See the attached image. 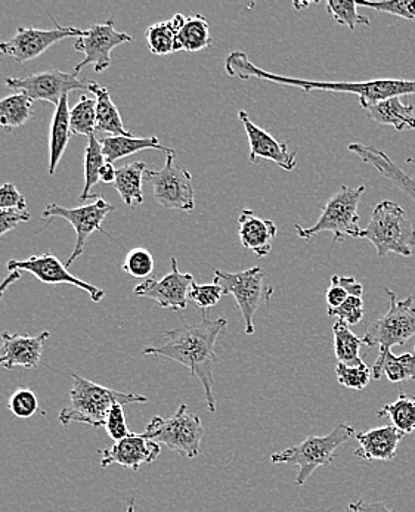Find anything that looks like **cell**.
Here are the masks:
<instances>
[{
  "label": "cell",
  "instance_id": "6da1fadb",
  "mask_svg": "<svg viewBox=\"0 0 415 512\" xmlns=\"http://www.w3.org/2000/svg\"><path fill=\"white\" fill-rule=\"evenodd\" d=\"M226 325V319H209V316H203V321L197 325L182 321L181 328L164 332V344L144 350V355L163 356L187 366L191 374L200 380L206 394L207 408L212 414L216 412L213 394V369L218 362L216 341Z\"/></svg>",
  "mask_w": 415,
  "mask_h": 512
},
{
  "label": "cell",
  "instance_id": "7a4b0ae2",
  "mask_svg": "<svg viewBox=\"0 0 415 512\" xmlns=\"http://www.w3.org/2000/svg\"><path fill=\"white\" fill-rule=\"evenodd\" d=\"M225 71L228 76L241 80H266L277 85L291 86L303 92L314 91L346 92L358 95L361 107L376 104L393 96L415 95V80L376 79L367 82H317V80L296 79V77L280 76L262 70L249 60L244 52L235 51L225 60Z\"/></svg>",
  "mask_w": 415,
  "mask_h": 512
},
{
  "label": "cell",
  "instance_id": "3957f363",
  "mask_svg": "<svg viewBox=\"0 0 415 512\" xmlns=\"http://www.w3.org/2000/svg\"><path fill=\"white\" fill-rule=\"evenodd\" d=\"M73 387L70 390V403L60 412L58 420L64 427L79 422L91 427H104L108 412L114 405H130V403H147L148 399L141 394L120 393L92 383L88 378L71 375Z\"/></svg>",
  "mask_w": 415,
  "mask_h": 512
},
{
  "label": "cell",
  "instance_id": "277c9868",
  "mask_svg": "<svg viewBox=\"0 0 415 512\" xmlns=\"http://www.w3.org/2000/svg\"><path fill=\"white\" fill-rule=\"evenodd\" d=\"M355 437V430L346 422H340L331 433L325 436L306 437L299 445L291 446L284 451L272 453L271 461L274 464H288L299 467L294 483L305 486L309 477L320 467H330L339 448Z\"/></svg>",
  "mask_w": 415,
  "mask_h": 512
},
{
  "label": "cell",
  "instance_id": "5b68a950",
  "mask_svg": "<svg viewBox=\"0 0 415 512\" xmlns=\"http://www.w3.org/2000/svg\"><path fill=\"white\" fill-rule=\"evenodd\" d=\"M362 240L370 241L380 259L389 253L402 257L413 256L415 229L405 210L393 201H382L373 211L367 228L362 229Z\"/></svg>",
  "mask_w": 415,
  "mask_h": 512
},
{
  "label": "cell",
  "instance_id": "8992f818",
  "mask_svg": "<svg viewBox=\"0 0 415 512\" xmlns=\"http://www.w3.org/2000/svg\"><path fill=\"white\" fill-rule=\"evenodd\" d=\"M365 186L352 189L349 186H340L339 191L325 203L320 220L311 228H302L294 225L297 237L309 241L317 237L321 232L333 234V244L342 242L345 238L361 237L362 229L359 228V201L365 192Z\"/></svg>",
  "mask_w": 415,
  "mask_h": 512
},
{
  "label": "cell",
  "instance_id": "52a82bcc",
  "mask_svg": "<svg viewBox=\"0 0 415 512\" xmlns=\"http://www.w3.org/2000/svg\"><path fill=\"white\" fill-rule=\"evenodd\" d=\"M215 284L224 288L225 296H232L243 315L246 334H255L253 318L257 310L271 302L274 288L266 282V273L262 268L231 273L215 269Z\"/></svg>",
  "mask_w": 415,
  "mask_h": 512
},
{
  "label": "cell",
  "instance_id": "ba28073f",
  "mask_svg": "<svg viewBox=\"0 0 415 512\" xmlns=\"http://www.w3.org/2000/svg\"><path fill=\"white\" fill-rule=\"evenodd\" d=\"M144 436L185 458L195 459L200 455L204 427L197 415L188 412L187 405H181L167 420L154 417L148 422Z\"/></svg>",
  "mask_w": 415,
  "mask_h": 512
},
{
  "label": "cell",
  "instance_id": "9c48e42d",
  "mask_svg": "<svg viewBox=\"0 0 415 512\" xmlns=\"http://www.w3.org/2000/svg\"><path fill=\"white\" fill-rule=\"evenodd\" d=\"M389 297V310L379 321L374 322L362 341L365 346H379L380 349L390 350L395 346H404L415 335L414 296L398 302L392 290H386Z\"/></svg>",
  "mask_w": 415,
  "mask_h": 512
},
{
  "label": "cell",
  "instance_id": "30bf717a",
  "mask_svg": "<svg viewBox=\"0 0 415 512\" xmlns=\"http://www.w3.org/2000/svg\"><path fill=\"white\" fill-rule=\"evenodd\" d=\"M175 155H167L159 172L145 170L144 179L153 188V197L164 209L190 211L195 209L194 183L187 169L176 166Z\"/></svg>",
  "mask_w": 415,
  "mask_h": 512
},
{
  "label": "cell",
  "instance_id": "8fae6325",
  "mask_svg": "<svg viewBox=\"0 0 415 512\" xmlns=\"http://www.w3.org/2000/svg\"><path fill=\"white\" fill-rule=\"evenodd\" d=\"M114 211V206H111L107 200H104V197L98 195L94 203L88 204V206L77 207V209H65V207H61L60 204H49L45 210H43L42 217L43 219H49L48 225L52 223V217H61V219L67 220V222L71 223L74 231H76V245H74V251L71 253V256L68 257L67 269L79 259L83 254V250H85L86 241L91 237L94 232H101V234H107L102 228V222H104L105 217H107L108 213Z\"/></svg>",
  "mask_w": 415,
  "mask_h": 512
},
{
  "label": "cell",
  "instance_id": "7c38bea8",
  "mask_svg": "<svg viewBox=\"0 0 415 512\" xmlns=\"http://www.w3.org/2000/svg\"><path fill=\"white\" fill-rule=\"evenodd\" d=\"M6 86L17 93H24L32 101L51 102L57 107L61 99L73 91H89V80H82L74 73L60 70L42 71L24 79L6 77Z\"/></svg>",
  "mask_w": 415,
  "mask_h": 512
},
{
  "label": "cell",
  "instance_id": "4fadbf2b",
  "mask_svg": "<svg viewBox=\"0 0 415 512\" xmlns=\"http://www.w3.org/2000/svg\"><path fill=\"white\" fill-rule=\"evenodd\" d=\"M133 42L128 33H119L114 29V20L107 23L92 24L91 29L86 30L83 37H79L74 43L77 52L85 55V60L74 67V74L79 76L86 65H94L95 73H102L111 67V51L123 43Z\"/></svg>",
  "mask_w": 415,
  "mask_h": 512
},
{
  "label": "cell",
  "instance_id": "5bb4252c",
  "mask_svg": "<svg viewBox=\"0 0 415 512\" xmlns=\"http://www.w3.org/2000/svg\"><path fill=\"white\" fill-rule=\"evenodd\" d=\"M52 18V17H51ZM54 20V18H52ZM57 24L54 30H40L32 29V27H20L6 42L0 43L3 55L12 57V60L24 64V62L32 61L34 58L40 57L45 54L51 46L61 40L68 39V37L79 36L83 37L86 30L74 29V27H63L54 20Z\"/></svg>",
  "mask_w": 415,
  "mask_h": 512
},
{
  "label": "cell",
  "instance_id": "9a60e30c",
  "mask_svg": "<svg viewBox=\"0 0 415 512\" xmlns=\"http://www.w3.org/2000/svg\"><path fill=\"white\" fill-rule=\"evenodd\" d=\"M191 273L179 271L178 260L173 257L170 272L164 278H148L136 285L133 294L154 300L161 309L185 310L188 306L191 285L194 284Z\"/></svg>",
  "mask_w": 415,
  "mask_h": 512
},
{
  "label": "cell",
  "instance_id": "2e32d148",
  "mask_svg": "<svg viewBox=\"0 0 415 512\" xmlns=\"http://www.w3.org/2000/svg\"><path fill=\"white\" fill-rule=\"evenodd\" d=\"M9 272H29L42 284L58 285L68 284L86 291L91 297L92 302L99 303L105 297V291L95 287L94 284L82 281V279L68 272L67 266L61 263L54 254H40V256H32L26 260H9Z\"/></svg>",
  "mask_w": 415,
  "mask_h": 512
},
{
  "label": "cell",
  "instance_id": "e0dca14e",
  "mask_svg": "<svg viewBox=\"0 0 415 512\" xmlns=\"http://www.w3.org/2000/svg\"><path fill=\"white\" fill-rule=\"evenodd\" d=\"M161 453V446L144 434L130 433L125 439L114 443L110 449L101 452V467L122 465L132 471H139L142 465L153 464Z\"/></svg>",
  "mask_w": 415,
  "mask_h": 512
},
{
  "label": "cell",
  "instance_id": "ac0fdd59",
  "mask_svg": "<svg viewBox=\"0 0 415 512\" xmlns=\"http://www.w3.org/2000/svg\"><path fill=\"white\" fill-rule=\"evenodd\" d=\"M238 119L243 123L247 138H249L252 163H257L259 158H265V160L274 161L286 172H293L296 169V152L288 150L286 142L277 141L274 136L269 135L266 130L253 123L246 111H238Z\"/></svg>",
  "mask_w": 415,
  "mask_h": 512
},
{
  "label": "cell",
  "instance_id": "d6986e66",
  "mask_svg": "<svg viewBox=\"0 0 415 512\" xmlns=\"http://www.w3.org/2000/svg\"><path fill=\"white\" fill-rule=\"evenodd\" d=\"M49 337H51L49 331H43L36 337L3 332V343L0 346V366L8 371L17 366H23L26 369L36 368L42 359L43 347Z\"/></svg>",
  "mask_w": 415,
  "mask_h": 512
},
{
  "label": "cell",
  "instance_id": "ffe728a7",
  "mask_svg": "<svg viewBox=\"0 0 415 512\" xmlns=\"http://www.w3.org/2000/svg\"><path fill=\"white\" fill-rule=\"evenodd\" d=\"M404 434L392 424L356 434L359 449L353 455L364 461H393Z\"/></svg>",
  "mask_w": 415,
  "mask_h": 512
},
{
  "label": "cell",
  "instance_id": "44dd1931",
  "mask_svg": "<svg viewBox=\"0 0 415 512\" xmlns=\"http://www.w3.org/2000/svg\"><path fill=\"white\" fill-rule=\"evenodd\" d=\"M278 228L275 222L260 219L252 210L241 211L238 217V235L241 244L253 251L257 257H266L272 250V242L277 237Z\"/></svg>",
  "mask_w": 415,
  "mask_h": 512
},
{
  "label": "cell",
  "instance_id": "7402d4cb",
  "mask_svg": "<svg viewBox=\"0 0 415 512\" xmlns=\"http://www.w3.org/2000/svg\"><path fill=\"white\" fill-rule=\"evenodd\" d=\"M348 150L358 155L364 163L373 166L377 172L382 173L383 178L401 189L415 203V179L407 175L401 167L396 166L395 161L386 152L362 144L349 145Z\"/></svg>",
  "mask_w": 415,
  "mask_h": 512
},
{
  "label": "cell",
  "instance_id": "603a6c76",
  "mask_svg": "<svg viewBox=\"0 0 415 512\" xmlns=\"http://www.w3.org/2000/svg\"><path fill=\"white\" fill-rule=\"evenodd\" d=\"M368 117L376 123L384 126L395 127V130L402 132L405 129H415V107L402 102L401 96L383 99L376 104L368 105L365 108Z\"/></svg>",
  "mask_w": 415,
  "mask_h": 512
},
{
  "label": "cell",
  "instance_id": "cb8c5ba5",
  "mask_svg": "<svg viewBox=\"0 0 415 512\" xmlns=\"http://www.w3.org/2000/svg\"><path fill=\"white\" fill-rule=\"evenodd\" d=\"M89 92L94 93L96 102L95 132L110 133L113 136H135L126 129L119 108L111 99L110 92L96 82L89 80Z\"/></svg>",
  "mask_w": 415,
  "mask_h": 512
},
{
  "label": "cell",
  "instance_id": "d4e9b609",
  "mask_svg": "<svg viewBox=\"0 0 415 512\" xmlns=\"http://www.w3.org/2000/svg\"><path fill=\"white\" fill-rule=\"evenodd\" d=\"M102 154H104L105 161L113 164L114 161L120 158L129 157V155L136 154V152L144 150H157L164 152V154H176L175 150L163 147L156 136L151 138H136V136H108V138L101 139Z\"/></svg>",
  "mask_w": 415,
  "mask_h": 512
},
{
  "label": "cell",
  "instance_id": "484cf974",
  "mask_svg": "<svg viewBox=\"0 0 415 512\" xmlns=\"http://www.w3.org/2000/svg\"><path fill=\"white\" fill-rule=\"evenodd\" d=\"M373 380H380L386 377L390 383H404V381H415V355L404 353L395 356L392 350L380 349L379 358L371 368Z\"/></svg>",
  "mask_w": 415,
  "mask_h": 512
},
{
  "label": "cell",
  "instance_id": "4316f807",
  "mask_svg": "<svg viewBox=\"0 0 415 512\" xmlns=\"http://www.w3.org/2000/svg\"><path fill=\"white\" fill-rule=\"evenodd\" d=\"M70 138V105H68L67 95L55 107L54 119H52L51 141H49V175H55V170L60 166Z\"/></svg>",
  "mask_w": 415,
  "mask_h": 512
},
{
  "label": "cell",
  "instance_id": "83f0119b",
  "mask_svg": "<svg viewBox=\"0 0 415 512\" xmlns=\"http://www.w3.org/2000/svg\"><path fill=\"white\" fill-rule=\"evenodd\" d=\"M144 161H133L126 166L117 169L116 186L117 192L122 197L123 203L129 207H138L144 204V194H142V179L145 175Z\"/></svg>",
  "mask_w": 415,
  "mask_h": 512
},
{
  "label": "cell",
  "instance_id": "f1b7e54d",
  "mask_svg": "<svg viewBox=\"0 0 415 512\" xmlns=\"http://www.w3.org/2000/svg\"><path fill=\"white\" fill-rule=\"evenodd\" d=\"M187 17L184 14L173 15L172 20L164 23L153 24L148 27L147 42L150 46V52L154 55H169L175 52L176 36L184 27Z\"/></svg>",
  "mask_w": 415,
  "mask_h": 512
},
{
  "label": "cell",
  "instance_id": "f546056e",
  "mask_svg": "<svg viewBox=\"0 0 415 512\" xmlns=\"http://www.w3.org/2000/svg\"><path fill=\"white\" fill-rule=\"evenodd\" d=\"M210 45H212V37H210L209 23L206 18L201 15L187 17L184 27L176 36L175 52H198L209 48Z\"/></svg>",
  "mask_w": 415,
  "mask_h": 512
},
{
  "label": "cell",
  "instance_id": "4dcf8cb0",
  "mask_svg": "<svg viewBox=\"0 0 415 512\" xmlns=\"http://www.w3.org/2000/svg\"><path fill=\"white\" fill-rule=\"evenodd\" d=\"M334 334V355H336L337 363H343L348 366H364L362 361L361 346L364 344L362 338L353 334L349 325L343 321H337L333 325Z\"/></svg>",
  "mask_w": 415,
  "mask_h": 512
},
{
  "label": "cell",
  "instance_id": "1f68e13d",
  "mask_svg": "<svg viewBox=\"0 0 415 512\" xmlns=\"http://www.w3.org/2000/svg\"><path fill=\"white\" fill-rule=\"evenodd\" d=\"M377 417L389 418L390 424L401 431L402 434H415V402L413 396L399 393L395 402L387 403L380 411H377Z\"/></svg>",
  "mask_w": 415,
  "mask_h": 512
},
{
  "label": "cell",
  "instance_id": "d6a6232c",
  "mask_svg": "<svg viewBox=\"0 0 415 512\" xmlns=\"http://www.w3.org/2000/svg\"><path fill=\"white\" fill-rule=\"evenodd\" d=\"M33 101L24 93L0 99V126L5 130L24 126L32 117Z\"/></svg>",
  "mask_w": 415,
  "mask_h": 512
},
{
  "label": "cell",
  "instance_id": "836d02e7",
  "mask_svg": "<svg viewBox=\"0 0 415 512\" xmlns=\"http://www.w3.org/2000/svg\"><path fill=\"white\" fill-rule=\"evenodd\" d=\"M105 161L102 154L101 142L95 138V135L89 136L88 147L85 150V186H83L80 201L96 200L98 195L91 194V189L99 182V170Z\"/></svg>",
  "mask_w": 415,
  "mask_h": 512
},
{
  "label": "cell",
  "instance_id": "e575fe53",
  "mask_svg": "<svg viewBox=\"0 0 415 512\" xmlns=\"http://www.w3.org/2000/svg\"><path fill=\"white\" fill-rule=\"evenodd\" d=\"M71 135L92 136L96 127V102L88 95H80L79 102L70 110Z\"/></svg>",
  "mask_w": 415,
  "mask_h": 512
},
{
  "label": "cell",
  "instance_id": "d590c367",
  "mask_svg": "<svg viewBox=\"0 0 415 512\" xmlns=\"http://www.w3.org/2000/svg\"><path fill=\"white\" fill-rule=\"evenodd\" d=\"M325 8L336 23L348 27L349 30H355L358 26H371L370 18L359 14L358 3L356 2L330 0V2L325 3Z\"/></svg>",
  "mask_w": 415,
  "mask_h": 512
},
{
  "label": "cell",
  "instance_id": "8d00e7d4",
  "mask_svg": "<svg viewBox=\"0 0 415 512\" xmlns=\"http://www.w3.org/2000/svg\"><path fill=\"white\" fill-rule=\"evenodd\" d=\"M364 287L352 276H337L331 278L330 288L325 293L328 309H337L348 300L349 296L362 297Z\"/></svg>",
  "mask_w": 415,
  "mask_h": 512
},
{
  "label": "cell",
  "instance_id": "74e56055",
  "mask_svg": "<svg viewBox=\"0 0 415 512\" xmlns=\"http://www.w3.org/2000/svg\"><path fill=\"white\" fill-rule=\"evenodd\" d=\"M336 378L340 386L361 392L370 384L373 375H371L370 366H348L337 363Z\"/></svg>",
  "mask_w": 415,
  "mask_h": 512
},
{
  "label": "cell",
  "instance_id": "f35d334b",
  "mask_svg": "<svg viewBox=\"0 0 415 512\" xmlns=\"http://www.w3.org/2000/svg\"><path fill=\"white\" fill-rule=\"evenodd\" d=\"M8 409L14 417L27 420L39 412V399L32 389L18 387L9 397Z\"/></svg>",
  "mask_w": 415,
  "mask_h": 512
},
{
  "label": "cell",
  "instance_id": "ab89813d",
  "mask_svg": "<svg viewBox=\"0 0 415 512\" xmlns=\"http://www.w3.org/2000/svg\"><path fill=\"white\" fill-rule=\"evenodd\" d=\"M224 296V288H222L221 285L215 284V282L207 285H200L194 282V284L191 285L188 299H190L192 303L197 304L198 309L203 312V316H207V310L215 307L216 304L221 302Z\"/></svg>",
  "mask_w": 415,
  "mask_h": 512
},
{
  "label": "cell",
  "instance_id": "60d3db41",
  "mask_svg": "<svg viewBox=\"0 0 415 512\" xmlns=\"http://www.w3.org/2000/svg\"><path fill=\"white\" fill-rule=\"evenodd\" d=\"M122 269L133 278L148 279V276L154 272L153 254L147 248H135V250L129 251Z\"/></svg>",
  "mask_w": 415,
  "mask_h": 512
},
{
  "label": "cell",
  "instance_id": "b9f144b4",
  "mask_svg": "<svg viewBox=\"0 0 415 512\" xmlns=\"http://www.w3.org/2000/svg\"><path fill=\"white\" fill-rule=\"evenodd\" d=\"M358 6L376 9L377 12L396 15L405 20L415 21V0H390V2H356Z\"/></svg>",
  "mask_w": 415,
  "mask_h": 512
},
{
  "label": "cell",
  "instance_id": "7bdbcfd3",
  "mask_svg": "<svg viewBox=\"0 0 415 512\" xmlns=\"http://www.w3.org/2000/svg\"><path fill=\"white\" fill-rule=\"evenodd\" d=\"M327 315L336 316L339 321L346 322L348 325H358L364 318V300L362 297L349 296L342 306L337 309H328Z\"/></svg>",
  "mask_w": 415,
  "mask_h": 512
},
{
  "label": "cell",
  "instance_id": "ee69618b",
  "mask_svg": "<svg viewBox=\"0 0 415 512\" xmlns=\"http://www.w3.org/2000/svg\"><path fill=\"white\" fill-rule=\"evenodd\" d=\"M104 428L108 436H110L114 442H119V440L129 436L130 431L128 422H126L125 411H123V405L117 403V405H114L113 408L110 409Z\"/></svg>",
  "mask_w": 415,
  "mask_h": 512
},
{
  "label": "cell",
  "instance_id": "f6af8a7d",
  "mask_svg": "<svg viewBox=\"0 0 415 512\" xmlns=\"http://www.w3.org/2000/svg\"><path fill=\"white\" fill-rule=\"evenodd\" d=\"M8 210H27L26 197L11 182L0 186V211Z\"/></svg>",
  "mask_w": 415,
  "mask_h": 512
},
{
  "label": "cell",
  "instance_id": "bcb514c9",
  "mask_svg": "<svg viewBox=\"0 0 415 512\" xmlns=\"http://www.w3.org/2000/svg\"><path fill=\"white\" fill-rule=\"evenodd\" d=\"M30 217L32 216H30L29 210L0 211V237L17 229L20 223L29 222Z\"/></svg>",
  "mask_w": 415,
  "mask_h": 512
},
{
  "label": "cell",
  "instance_id": "7dc6e473",
  "mask_svg": "<svg viewBox=\"0 0 415 512\" xmlns=\"http://www.w3.org/2000/svg\"><path fill=\"white\" fill-rule=\"evenodd\" d=\"M348 510L351 512H396L390 510L383 502H365L362 499L361 501L349 504Z\"/></svg>",
  "mask_w": 415,
  "mask_h": 512
},
{
  "label": "cell",
  "instance_id": "c3c4849f",
  "mask_svg": "<svg viewBox=\"0 0 415 512\" xmlns=\"http://www.w3.org/2000/svg\"><path fill=\"white\" fill-rule=\"evenodd\" d=\"M117 169H114L113 164L105 163L99 170V181L102 183L116 182Z\"/></svg>",
  "mask_w": 415,
  "mask_h": 512
},
{
  "label": "cell",
  "instance_id": "681fc988",
  "mask_svg": "<svg viewBox=\"0 0 415 512\" xmlns=\"http://www.w3.org/2000/svg\"><path fill=\"white\" fill-rule=\"evenodd\" d=\"M20 278L21 272H9V275L6 276V278L3 279L2 282H0V300H2L5 291L8 290V288L11 287V285L14 284V282L20 281Z\"/></svg>",
  "mask_w": 415,
  "mask_h": 512
},
{
  "label": "cell",
  "instance_id": "f907efd6",
  "mask_svg": "<svg viewBox=\"0 0 415 512\" xmlns=\"http://www.w3.org/2000/svg\"><path fill=\"white\" fill-rule=\"evenodd\" d=\"M136 499L130 498L128 504V510L126 512H135Z\"/></svg>",
  "mask_w": 415,
  "mask_h": 512
},
{
  "label": "cell",
  "instance_id": "816d5d0a",
  "mask_svg": "<svg viewBox=\"0 0 415 512\" xmlns=\"http://www.w3.org/2000/svg\"><path fill=\"white\" fill-rule=\"evenodd\" d=\"M308 6H311V3L309 2H306V3H294V8L296 9H303V8H308Z\"/></svg>",
  "mask_w": 415,
  "mask_h": 512
},
{
  "label": "cell",
  "instance_id": "f5cc1de1",
  "mask_svg": "<svg viewBox=\"0 0 415 512\" xmlns=\"http://www.w3.org/2000/svg\"><path fill=\"white\" fill-rule=\"evenodd\" d=\"M407 163H415V160H413V158H408Z\"/></svg>",
  "mask_w": 415,
  "mask_h": 512
},
{
  "label": "cell",
  "instance_id": "db71d44e",
  "mask_svg": "<svg viewBox=\"0 0 415 512\" xmlns=\"http://www.w3.org/2000/svg\"><path fill=\"white\" fill-rule=\"evenodd\" d=\"M0 55H3V54H2V49H0Z\"/></svg>",
  "mask_w": 415,
  "mask_h": 512
},
{
  "label": "cell",
  "instance_id": "11a10c76",
  "mask_svg": "<svg viewBox=\"0 0 415 512\" xmlns=\"http://www.w3.org/2000/svg\"><path fill=\"white\" fill-rule=\"evenodd\" d=\"M414 355H415V346H414Z\"/></svg>",
  "mask_w": 415,
  "mask_h": 512
},
{
  "label": "cell",
  "instance_id": "9f6ffc18",
  "mask_svg": "<svg viewBox=\"0 0 415 512\" xmlns=\"http://www.w3.org/2000/svg\"><path fill=\"white\" fill-rule=\"evenodd\" d=\"M414 402H415V396H413Z\"/></svg>",
  "mask_w": 415,
  "mask_h": 512
}]
</instances>
